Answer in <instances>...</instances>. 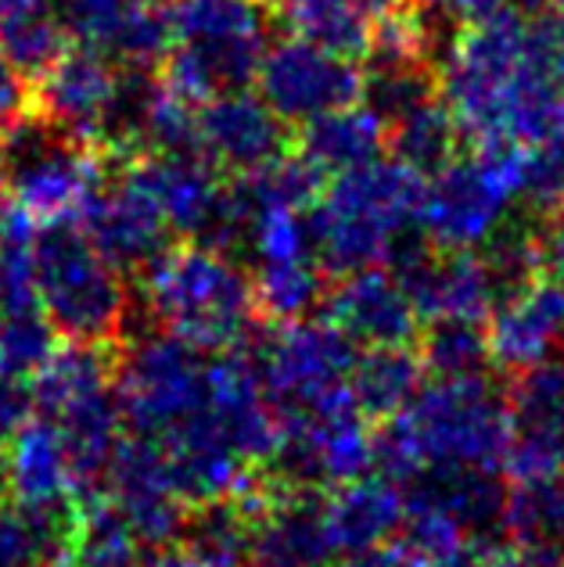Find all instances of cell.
I'll use <instances>...</instances> for the list:
<instances>
[{
    "label": "cell",
    "mask_w": 564,
    "mask_h": 567,
    "mask_svg": "<svg viewBox=\"0 0 564 567\" xmlns=\"http://www.w3.org/2000/svg\"><path fill=\"white\" fill-rule=\"evenodd\" d=\"M137 277L152 320L187 346L227 352L256 338L259 309L252 274L230 259V251L202 241L166 245Z\"/></svg>",
    "instance_id": "6da1fadb"
},
{
    "label": "cell",
    "mask_w": 564,
    "mask_h": 567,
    "mask_svg": "<svg viewBox=\"0 0 564 567\" xmlns=\"http://www.w3.org/2000/svg\"><path fill=\"white\" fill-rule=\"evenodd\" d=\"M540 48V22L514 4H503L453 37L439 65V94L471 147L511 144V112Z\"/></svg>",
    "instance_id": "7a4b0ae2"
},
{
    "label": "cell",
    "mask_w": 564,
    "mask_h": 567,
    "mask_svg": "<svg viewBox=\"0 0 564 567\" xmlns=\"http://www.w3.org/2000/svg\"><path fill=\"white\" fill-rule=\"evenodd\" d=\"M421 194L424 176L384 155L331 176L309 208V234L324 274L341 277L389 262L418 223Z\"/></svg>",
    "instance_id": "3957f363"
},
{
    "label": "cell",
    "mask_w": 564,
    "mask_h": 567,
    "mask_svg": "<svg viewBox=\"0 0 564 567\" xmlns=\"http://www.w3.org/2000/svg\"><path fill=\"white\" fill-rule=\"evenodd\" d=\"M37 302L62 341L123 346L130 317L126 274L94 245L80 219L33 227Z\"/></svg>",
    "instance_id": "277c9868"
},
{
    "label": "cell",
    "mask_w": 564,
    "mask_h": 567,
    "mask_svg": "<svg viewBox=\"0 0 564 567\" xmlns=\"http://www.w3.org/2000/svg\"><path fill=\"white\" fill-rule=\"evenodd\" d=\"M270 25V0H170L173 43L155 76L195 104L245 91L256 80Z\"/></svg>",
    "instance_id": "5b68a950"
},
{
    "label": "cell",
    "mask_w": 564,
    "mask_h": 567,
    "mask_svg": "<svg viewBox=\"0 0 564 567\" xmlns=\"http://www.w3.org/2000/svg\"><path fill=\"white\" fill-rule=\"evenodd\" d=\"M525 162L529 147L482 144L424 176L418 208L424 241L435 248H482L511 219L514 202L522 198Z\"/></svg>",
    "instance_id": "8992f818"
},
{
    "label": "cell",
    "mask_w": 564,
    "mask_h": 567,
    "mask_svg": "<svg viewBox=\"0 0 564 567\" xmlns=\"http://www.w3.org/2000/svg\"><path fill=\"white\" fill-rule=\"evenodd\" d=\"M424 467L503 471L507 456V406L503 392L479 378H435L421 384L410 406L396 416Z\"/></svg>",
    "instance_id": "52a82bcc"
},
{
    "label": "cell",
    "mask_w": 564,
    "mask_h": 567,
    "mask_svg": "<svg viewBox=\"0 0 564 567\" xmlns=\"http://www.w3.org/2000/svg\"><path fill=\"white\" fill-rule=\"evenodd\" d=\"M0 169L8 176L14 208L33 227H43V223L83 219L86 205L94 202L112 169V155L29 115L0 147Z\"/></svg>",
    "instance_id": "ba28073f"
},
{
    "label": "cell",
    "mask_w": 564,
    "mask_h": 567,
    "mask_svg": "<svg viewBox=\"0 0 564 567\" xmlns=\"http://www.w3.org/2000/svg\"><path fill=\"white\" fill-rule=\"evenodd\" d=\"M209 352L173 334H144L115 349V402L133 435L162 442L173 435L205 395Z\"/></svg>",
    "instance_id": "9c48e42d"
},
{
    "label": "cell",
    "mask_w": 564,
    "mask_h": 567,
    "mask_svg": "<svg viewBox=\"0 0 564 567\" xmlns=\"http://www.w3.org/2000/svg\"><path fill=\"white\" fill-rule=\"evenodd\" d=\"M280 439L270 460V474L295 488H331L352 477L370 474L367 413L356 406L349 388L324 395L299 413L277 416Z\"/></svg>",
    "instance_id": "30bf717a"
},
{
    "label": "cell",
    "mask_w": 564,
    "mask_h": 567,
    "mask_svg": "<svg viewBox=\"0 0 564 567\" xmlns=\"http://www.w3.org/2000/svg\"><path fill=\"white\" fill-rule=\"evenodd\" d=\"M266 388V399L277 416L299 413L324 395L338 392L349 381L356 360L352 341L338 334L328 320H288L277 323L274 334L263 338L259 352H252Z\"/></svg>",
    "instance_id": "8fae6325"
},
{
    "label": "cell",
    "mask_w": 564,
    "mask_h": 567,
    "mask_svg": "<svg viewBox=\"0 0 564 567\" xmlns=\"http://www.w3.org/2000/svg\"><path fill=\"white\" fill-rule=\"evenodd\" d=\"M123 80V65L76 40L37 80H29V115L76 141L105 147Z\"/></svg>",
    "instance_id": "7c38bea8"
},
{
    "label": "cell",
    "mask_w": 564,
    "mask_h": 567,
    "mask_svg": "<svg viewBox=\"0 0 564 567\" xmlns=\"http://www.w3.org/2000/svg\"><path fill=\"white\" fill-rule=\"evenodd\" d=\"M259 97L299 130L309 118L335 112L341 104L363 101V69L360 62L338 58L324 48H314L299 37L266 43L259 58L256 80Z\"/></svg>",
    "instance_id": "4fadbf2b"
},
{
    "label": "cell",
    "mask_w": 564,
    "mask_h": 567,
    "mask_svg": "<svg viewBox=\"0 0 564 567\" xmlns=\"http://www.w3.org/2000/svg\"><path fill=\"white\" fill-rule=\"evenodd\" d=\"M237 503L248 514V567H328L335 560L317 488L259 474Z\"/></svg>",
    "instance_id": "5bb4252c"
},
{
    "label": "cell",
    "mask_w": 564,
    "mask_h": 567,
    "mask_svg": "<svg viewBox=\"0 0 564 567\" xmlns=\"http://www.w3.org/2000/svg\"><path fill=\"white\" fill-rule=\"evenodd\" d=\"M396 277L407 288L421 320H482L500 298L479 248H435L418 237H407L392 251Z\"/></svg>",
    "instance_id": "9a60e30c"
},
{
    "label": "cell",
    "mask_w": 564,
    "mask_h": 567,
    "mask_svg": "<svg viewBox=\"0 0 564 567\" xmlns=\"http://www.w3.org/2000/svg\"><path fill=\"white\" fill-rule=\"evenodd\" d=\"M83 230L123 274H141L166 245L173 230L155 202L152 187L144 184L137 162L112 158L105 184L83 213Z\"/></svg>",
    "instance_id": "2e32d148"
},
{
    "label": "cell",
    "mask_w": 564,
    "mask_h": 567,
    "mask_svg": "<svg viewBox=\"0 0 564 567\" xmlns=\"http://www.w3.org/2000/svg\"><path fill=\"white\" fill-rule=\"evenodd\" d=\"M101 492L126 514L144 546H162L184 535L191 506L176 488L166 450L155 439L133 431L119 439L101 477Z\"/></svg>",
    "instance_id": "e0dca14e"
},
{
    "label": "cell",
    "mask_w": 564,
    "mask_h": 567,
    "mask_svg": "<svg viewBox=\"0 0 564 567\" xmlns=\"http://www.w3.org/2000/svg\"><path fill=\"white\" fill-rule=\"evenodd\" d=\"M507 456L511 477H543L564 471V363L546 360L511 374L507 392Z\"/></svg>",
    "instance_id": "ac0fdd59"
},
{
    "label": "cell",
    "mask_w": 564,
    "mask_h": 567,
    "mask_svg": "<svg viewBox=\"0 0 564 567\" xmlns=\"http://www.w3.org/2000/svg\"><path fill=\"white\" fill-rule=\"evenodd\" d=\"M295 130L259 94L230 91L198 104V155L224 176H248L288 155Z\"/></svg>",
    "instance_id": "d6986e66"
},
{
    "label": "cell",
    "mask_w": 564,
    "mask_h": 567,
    "mask_svg": "<svg viewBox=\"0 0 564 567\" xmlns=\"http://www.w3.org/2000/svg\"><path fill=\"white\" fill-rule=\"evenodd\" d=\"M489 360L503 374H517L554 360L564 346V280L536 274L503 291L485 317Z\"/></svg>",
    "instance_id": "ffe728a7"
},
{
    "label": "cell",
    "mask_w": 564,
    "mask_h": 567,
    "mask_svg": "<svg viewBox=\"0 0 564 567\" xmlns=\"http://www.w3.org/2000/svg\"><path fill=\"white\" fill-rule=\"evenodd\" d=\"M320 317L338 334H346L352 346L363 349L413 346V338L421 331V317L407 288L381 266L335 277V284H328V291H324Z\"/></svg>",
    "instance_id": "44dd1931"
},
{
    "label": "cell",
    "mask_w": 564,
    "mask_h": 567,
    "mask_svg": "<svg viewBox=\"0 0 564 567\" xmlns=\"http://www.w3.org/2000/svg\"><path fill=\"white\" fill-rule=\"evenodd\" d=\"M407 496L403 488L381 474H360L352 482L331 485L328 496H320V514L335 557H352L363 549H375L396 539L403 525Z\"/></svg>",
    "instance_id": "7402d4cb"
},
{
    "label": "cell",
    "mask_w": 564,
    "mask_h": 567,
    "mask_svg": "<svg viewBox=\"0 0 564 567\" xmlns=\"http://www.w3.org/2000/svg\"><path fill=\"white\" fill-rule=\"evenodd\" d=\"M295 152L324 176H341L389 152L384 118L367 101L341 104L295 130Z\"/></svg>",
    "instance_id": "603a6c76"
},
{
    "label": "cell",
    "mask_w": 564,
    "mask_h": 567,
    "mask_svg": "<svg viewBox=\"0 0 564 567\" xmlns=\"http://www.w3.org/2000/svg\"><path fill=\"white\" fill-rule=\"evenodd\" d=\"M8 496L25 506L76 503L69 453L48 416H29L8 442Z\"/></svg>",
    "instance_id": "cb8c5ba5"
},
{
    "label": "cell",
    "mask_w": 564,
    "mask_h": 567,
    "mask_svg": "<svg viewBox=\"0 0 564 567\" xmlns=\"http://www.w3.org/2000/svg\"><path fill=\"white\" fill-rule=\"evenodd\" d=\"M500 532L536 567H564V471L514 477L503 496Z\"/></svg>",
    "instance_id": "d4e9b609"
},
{
    "label": "cell",
    "mask_w": 564,
    "mask_h": 567,
    "mask_svg": "<svg viewBox=\"0 0 564 567\" xmlns=\"http://www.w3.org/2000/svg\"><path fill=\"white\" fill-rule=\"evenodd\" d=\"M424 367L418 360V349L410 346H378L363 349L349 367V395L356 406L367 413V421H392L410 399L421 392Z\"/></svg>",
    "instance_id": "484cf974"
},
{
    "label": "cell",
    "mask_w": 564,
    "mask_h": 567,
    "mask_svg": "<svg viewBox=\"0 0 564 567\" xmlns=\"http://www.w3.org/2000/svg\"><path fill=\"white\" fill-rule=\"evenodd\" d=\"M274 19L299 37L349 62H363L370 48V11L356 0H274Z\"/></svg>",
    "instance_id": "4316f807"
},
{
    "label": "cell",
    "mask_w": 564,
    "mask_h": 567,
    "mask_svg": "<svg viewBox=\"0 0 564 567\" xmlns=\"http://www.w3.org/2000/svg\"><path fill=\"white\" fill-rule=\"evenodd\" d=\"M76 503H0V567H51L69 557Z\"/></svg>",
    "instance_id": "83f0119b"
},
{
    "label": "cell",
    "mask_w": 564,
    "mask_h": 567,
    "mask_svg": "<svg viewBox=\"0 0 564 567\" xmlns=\"http://www.w3.org/2000/svg\"><path fill=\"white\" fill-rule=\"evenodd\" d=\"M384 130H389V155L421 176H432L464 152V137H460V126L442 94L413 101L410 109L392 115Z\"/></svg>",
    "instance_id": "f1b7e54d"
},
{
    "label": "cell",
    "mask_w": 564,
    "mask_h": 567,
    "mask_svg": "<svg viewBox=\"0 0 564 567\" xmlns=\"http://www.w3.org/2000/svg\"><path fill=\"white\" fill-rule=\"evenodd\" d=\"M72 43L58 0H19L0 22V62L22 80H37Z\"/></svg>",
    "instance_id": "f546056e"
},
{
    "label": "cell",
    "mask_w": 564,
    "mask_h": 567,
    "mask_svg": "<svg viewBox=\"0 0 564 567\" xmlns=\"http://www.w3.org/2000/svg\"><path fill=\"white\" fill-rule=\"evenodd\" d=\"M141 535L133 532L126 514L119 511L105 492H91V496L76 499L69 557L80 567H133L141 560Z\"/></svg>",
    "instance_id": "4dcf8cb0"
},
{
    "label": "cell",
    "mask_w": 564,
    "mask_h": 567,
    "mask_svg": "<svg viewBox=\"0 0 564 567\" xmlns=\"http://www.w3.org/2000/svg\"><path fill=\"white\" fill-rule=\"evenodd\" d=\"M252 291H256L259 317L274 323L314 317L328 291V274L317 259L252 266Z\"/></svg>",
    "instance_id": "1f68e13d"
},
{
    "label": "cell",
    "mask_w": 564,
    "mask_h": 567,
    "mask_svg": "<svg viewBox=\"0 0 564 567\" xmlns=\"http://www.w3.org/2000/svg\"><path fill=\"white\" fill-rule=\"evenodd\" d=\"M413 341L424 374L432 378H479L493 367L482 320H428Z\"/></svg>",
    "instance_id": "d6a6232c"
},
{
    "label": "cell",
    "mask_w": 564,
    "mask_h": 567,
    "mask_svg": "<svg viewBox=\"0 0 564 567\" xmlns=\"http://www.w3.org/2000/svg\"><path fill=\"white\" fill-rule=\"evenodd\" d=\"M184 535L205 567H248V514L237 499L195 506Z\"/></svg>",
    "instance_id": "836d02e7"
},
{
    "label": "cell",
    "mask_w": 564,
    "mask_h": 567,
    "mask_svg": "<svg viewBox=\"0 0 564 567\" xmlns=\"http://www.w3.org/2000/svg\"><path fill=\"white\" fill-rule=\"evenodd\" d=\"M54 327L40 309L0 312V370L33 378L40 363L54 352Z\"/></svg>",
    "instance_id": "e575fe53"
},
{
    "label": "cell",
    "mask_w": 564,
    "mask_h": 567,
    "mask_svg": "<svg viewBox=\"0 0 564 567\" xmlns=\"http://www.w3.org/2000/svg\"><path fill=\"white\" fill-rule=\"evenodd\" d=\"M522 198L536 216H564V133L551 144L529 147Z\"/></svg>",
    "instance_id": "d590c367"
},
{
    "label": "cell",
    "mask_w": 564,
    "mask_h": 567,
    "mask_svg": "<svg viewBox=\"0 0 564 567\" xmlns=\"http://www.w3.org/2000/svg\"><path fill=\"white\" fill-rule=\"evenodd\" d=\"M413 4L428 14V22H432L442 37L453 40L464 25L489 19V14L500 11L507 0H413Z\"/></svg>",
    "instance_id": "8d00e7d4"
},
{
    "label": "cell",
    "mask_w": 564,
    "mask_h": 567,
    "mask_svg": "<svg viewBox=\"0 0 564 567\" xmlns=\"http://www.w3.org/2000/svg\"><path fill=\"white\" fill-rule=\"evenodd\" d=\"M29 413H33V395H29V378L0 370V453H8V442L14 439Z\"/></svg>",
    "instance_id": "74e56055"
},
{
    "label": "cell",
    "mask_w": 564,
    "mask_h": 567,
    "mask_svg": "<svg viewBox=\"0 0 564 567\" xmlns=\"http://www.w3.org/2000/svg\"><path fill=\"white\" fill-rule=\"evenodd\" d=\"M29 118V80H22L8 62H0V147Z\"/></svg>",
    "instance_id": "f35d334b"
},
{
    "label": "cell",
    "mask_w": 564,
    "mask_h": 567,
    "mask_svg": "<svg viewBox=\"0 0 564 567\" xmlns=\"http://www.w3.org/2000/svg\"><path fill=\"white\" fill-rule=\"evenodd\" d=\"M460 567H536V564H532L517 546L493 543L489 535H482V539L471 543V549L464 554V560H460Z\"/></svg>",
    "instance_id": "ab89813d"
},
{
    "label": "cell",
    "mask_w": 564,
    "mask_h": 567,
    "mask_svg": "<svg viewBox=\"0 0 564 567\" xmlns=\"http://www.w3.org/2000/svg\"><path fill=\"white\" fill-rule=\"evenodd\" d=\"M133 567H205L195 549L187 543H162V546H152V554H141V560Z\"/></svg>",
    "instance_id": "60d3db41"
},
{
    "label": "cell",
    "mask_w": 564,
    "mask_h": 567,
    "mask_svg": "<svg viewBox=\"0 0 564 567\" xmlns=\"http://www.w3.org/2000/svg\"><path fill=\"white\" fill-rule=\"evenodd\" d=\"M540 29L551 40L554 54L561 58L564 65V0H540Z\"/></svg>",
    "instance_id": "b9f144b4"
},
{
    "label": "cell",
    "mask_w": 564,
    "mask_h": 567,
    "mask_svg": "<svg viewBox=\"0 0 564 567\" xmlns=\"http://www.w3.org/2000/svg\"><path fill=\"white\" fill-rule=\"evenodd\" d=\"M14 216V198H11V187H8V176L0 169V230H4V223Z\"/></svg>",
    "instance_id": "7bdbcfd3"
},
{
    "label": "cell",
    "mask_w": 564,
    "mask_h": 567,
    "mask_svg": "<svg viewBox=\"0 0 564 567\" xmlns=\"http://www.w3.org/2000/svg\"><path fill=\"white\" fill-rule=\"evenodd\" d=\"M356 4H363L367 11L381 14V11H389V8H399V4H407V0H356Z\"/></svg>",
    "instance_id": "ee69618b"
},
{
    "label": "cell",
    "mask_w": 564,
    "mask_h": 567,
    "mask_svg": "<svg viewBox=\"0 0 564 567\" xmlns=\"http://www.w3.org/2000/svg\"><path fill=\"white\" fill-rule=\"evenodd\" d=\"M517 8H525V11H532V8H540V0H517Z\"/></svg>",
    "instance_id": "f6af8a7d"
},
{
    "label": "cell",
    "mask_w": 564,
    "mask_h": 567,
    "mask_svg": "<svg viewBox=\"0 0 564 567\" xmlns=\"http://www.w3.org/2000/svg\"><path fill=\"white\" fill-rule=\"evenodd\" d=\"M51 567H80V564L72 560V557H62V560H58V564H51Z\"/></svg>",
    "instance_id": "bcb514c9"
}]
</instances>
